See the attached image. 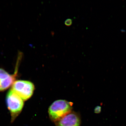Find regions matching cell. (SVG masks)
Masks as SVG:
<instances>
[{"label":"cell","mask_w":126,"mask_h":126,"mask_svg":"<svg viewBox=\"0 0 126 126\" xmlns=\"http://www.w3.org/2000/svg\"><path fill=\"white\" fill-rule=\"evenodd\" d=\"M73 103L63 99L56 100L50 106L48 113L50 118L54 122H58L71 112Z\"/></svg>","instance_id":"obj_1"},{"label":"cell","mask_w":126,"mask_h":126,"mask_svg":"<svg viewBox=\"0 0 126 126\" xmlns=\"http://www.w3.org/2000/svg\"><path fill=\"white\" fill-rule=\"evenodd\" d=\"M7 107L10 113L11 121L13 122L21 112L24 106V101L11 89L6 96Z\"/></svg>","instance_id":"obj_2"},{"label":"cell","mask_w":126,"mask_h":126,"mask_svg":"<svg viewBox=\"0 0 126 126\" xmlns=\"http://www.w3.org/2000/svg\"><path fill=\"white\" fill-rule=\"evenodd\" d=\"M64 24L65 25L67 26H71L72 24V20L71 19H68L66 20L64 22Z\"/></svg>","instance_id":"obj_6"},{"label":"cell","mask_w":126,"mask_h":126,"mask_svg":"<svg viewBox=\"0 0 126 126\" xmlns=\"http://www.w3.org/2000/svg\"><path fill=\"white\" fill-rule=\"evenodd\" d=\"M12 87V90L23 101L30 99L33 95L35 89L34 84L26 80H16Z\"/></svg>","instance_id":"obj_3"},{"label":"cell","mask_w":126,"mask_h":126,"mask_svg":"<svg viewBox=\"0 0 126 126\" xmlns=\"http://www.w3.org/2000/svg\"><path fill=\"white\" fill-rule=\"evenodd\" d=\"M94 111V112L96 113H99L101 111V108L100 106H97L95 108Z\"/></svg>","instance_id":"obj_7"},{"label":"cell","mask_w":126,"mask_h":126,"mask_svg":"<svg viewBox=\"0 0 126 126\" xmlns=\"http://www.w3.org/2000/svg\"><path fill=\"white\" fill-rule=\"evenodd\" d=\"M81 121L78 115L70 113L58 121L57 126H80Z\"/></svg>","instance_id":"obj_5"},{"label":"cell","mask_w":126,"mask_h":126,"mask_svg":"<svg viewBox=\"0 0 126 126\" xmlns=\"http://www.w3.org/2000/svg\"><path fill=\"white\" fill-rule=\"evenodd\" d=\"M19 56L14 74H10L4 69L0 68V92L7 90L10 87L12 86L16 81L18 73V65L19 62Z\"/></svg>","instance_id":"obj_4"}]
</instances>
